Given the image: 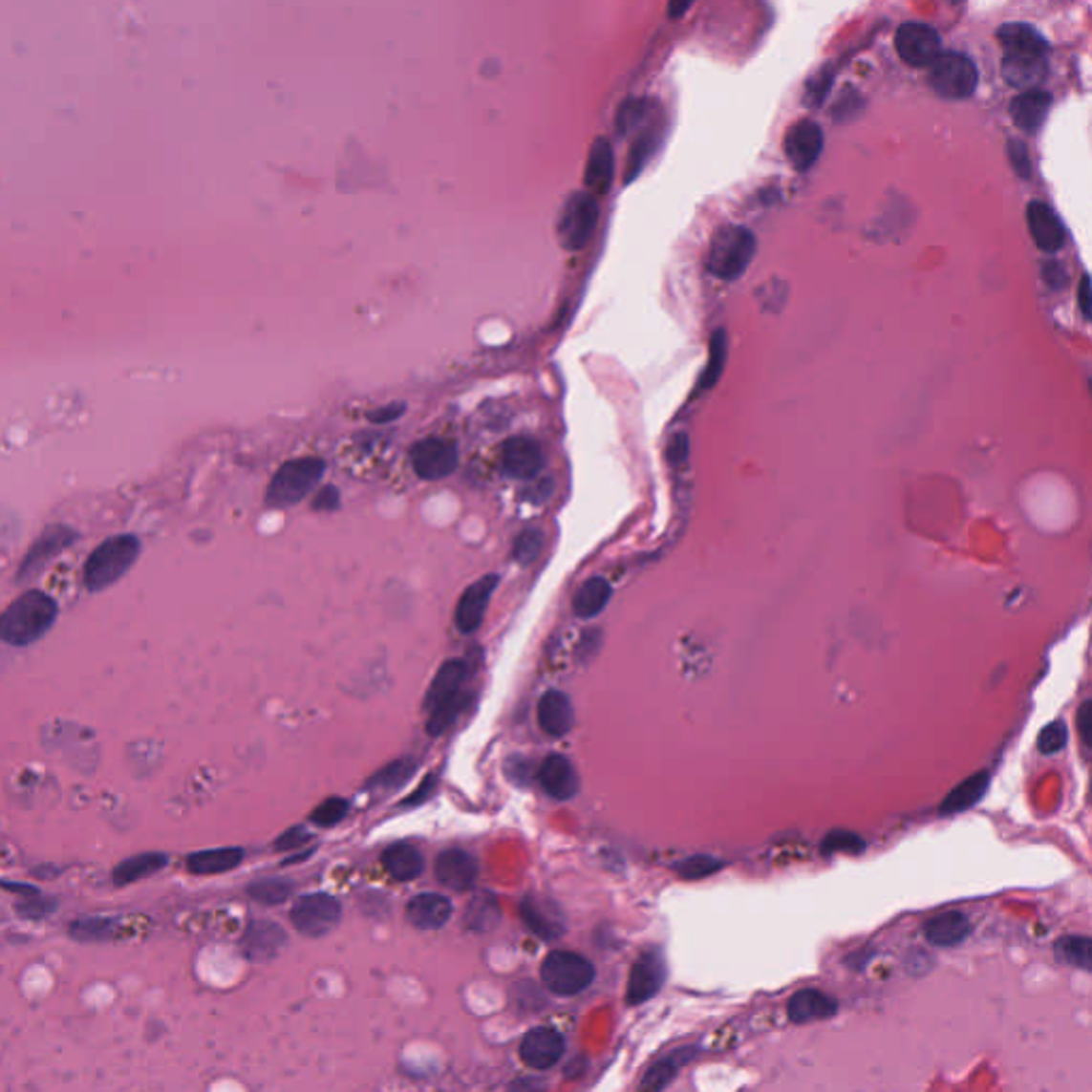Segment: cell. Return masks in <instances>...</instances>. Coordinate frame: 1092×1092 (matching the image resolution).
Here are the masks:
<instances>
[{
    "label": "cell",
    "instance_id": "1",
    "mask_svg": "<svg viewBox=\"0 0 1092 1092\" xmlns=\"http://www.w3.org/2000/svg\"><path fill=\"white\" fill-rule=\"evenodd\" d=\"M58 617L56 600L39 589H31L13 600L0 614V640L13 647L32 645L52 630Z\"/></svg>",
    "mask_w": 1092,
    "mask_h": 1092
},
{
    "label": "cell",
    "instance_id": "2",
    "mask_svg": "<svg viewBox=\"0 0 1092 1092\" xmlns=\"http://www.w3.org/2000/svg\"><path fill=\"white\" fill-rule=\"evenodd\" d=\"M141 550L139 538L133 534L112 536L92 550L84 566V583L90 591H103L120 581L131 570Z\"/></svg>",
    "mask_w": 1092,
    "mask_h": 1092
},
{
    "label": "cell",
    "instance_id": "3",
    "mask_svg": "<svg viewBox=\"0 0 1092 1092\" xmlns=\"http://www.w3.org/2000/svg\"><path fill=\"white\" fill-rule=\"evenodd\" d=\"M467 676V666L461 659H448L442 666H439L438 674L434 676V683H431L429 692H427V698H425V709L429 711V723H427V732L429 734H442L448 726H451L453 719L457 717V713L461 711L463 706V681Z\"/></svg>",
    "mask_w": 1092,
    "mask_h": 1092
},
{
    "label": "cell",
    "instance_id": "4",
    "mask_svg": "<svg viewBox=\"0 0 1092 1092\" xmlns=\"http://www.w3.org/2000/svg\"><path fill=\"white\" fill-rule=\"evenodd\" d=\"M756 254V237L745 226H721L713 235L709 254H706V269L719 280H739L747 271L751 259Z\"/></svg>",
    "mask_w": 1092,
    "mask_h": 1092
},
{
    "label": "cell",
    "instance_id": "5",
    "mask_svg": "<svg viewBox=\"0 0 1092 1092\" xmlns=\"http://www.w3.org/2000/svg\"><path fill=\"white\" fill-rule=\"evenodd\" d=\"M325 476V461L316 457H301L284 463L275 472L268 489V506L271 508H290L306 500L316 489V484Z\"/></svg>",
    "mask_w": 1092,
    "mask_h": 1092
},
{
    "label": "cell",
    "instance_id": "6",
    "mask_svg": "<svg viewBox=\"0 0 1092 1092\" xmlns=\"http://www.w3.org/2000/svg\"><path fill=\"white\" fill-rule=\"evenodd\" d=\"M600 205L589 190H578L567 197L557 223V237L566 250H583L598 226Z\"/></svg>",
    "mask_w": 1092,
    "mask_h": 1092
},
{
    "label": "cell",
    "instance_id": "7",
    "mask_svg": "<svg viewBox=\"0 0 1092 1092\" xmlns=\"http://www.w3.org/2000/svg\"><path fill=\"white\" fill-rule=\"evenodd\" d=\"M929 81L943 98H969L977 88V67L965 54L943 52L929 64Z\"/></svg>",
    "mask_w": 1092,
    "mask_h": 1092
},
{
    "label": "cell",
    "instance_id": "8",
    "mask_svg": "<svg viewBox=\"0 0 1092 1092\" xmlns=\"http://www.w3.org/2000/svg\"><path fill=\"white\" fill-rule=\"evenodd\" d=\"M545 986L559 996H572L583 993L595 977V969L581 953L550 952L540 969Z\"/></svg>",
    "mask_w": 1092,
    "mask_h": 1092
},
{
    "label": "cell",
    "instance_id": "9",
    "mask_svg": "<svg viewBox=\"0 0 1092 1092\" xmlns=\"http://www.w3.org/2000/svg\"><path fill=\"white\" fill-rule=\"evenodd\" d=\"M339 917H342V907L333 896L323 892L301 896L290 910L292 926L306 937H323V934L332 932Z\"/></svg>",
    "mask_w": 1092,
    "mask_h": 1092
},
{
    "label": "cell",
    "instance_id": "10",
    "mask_svg": "<svg viewBox=\"0 0 1092 1092\" xmlns=\"http://www.w3.org/2000/svg\"><path fill=\"white\" fill-rule=\"evenodd\" d=\"M894 45L901 60L911 64V67H929L941 54L939 32L932 26L920 22H907L898 26Z\"/></svg>",
    "mask_w": 1092,
    "mask_h": 1092
},
{
    "label": "cell",
    "instance_id": "11",
    "mask_svg": "<svg viewBox=\"0 0 1092 1092\" xmlns=\"http://www.w3.org/2000/svg\"><path fill=\"white\" fill-rule=\"evenodd\" d=\"M410 459L417 476L423 481H442L446 476H451L457 467L455 446L438 438L420 439L412 448Z\"/></svg>",
    "mask_w": 1092,
    "mask_h": 1092
},
{
    "label": "cell",
    "instance_id": "12",
    "mask_svg": "<svg viewBox=\"0 0 1092 1092\" xmlns=\"http://www.w3.org/2000/svg\"><path fill=\"white\" fill-rule=\"evenodd\" d=\"M666 981V962L657 950L645 952L632 967L628 981V1003L640 1005L653 998Z\"/></svg>",
    "mask_w": 1092,
    "mask_h": 1092
},
{
    "label": "cell",
    "instance_id": "13",
    "mask_svg": "<svg viewBox=\"0 0 1092 1092\" xmlns=\"http://www.w3.org/2000/svg\"><path fill=\"white\" fill-rule=\"evenodd\" d=\"M77 540V531H73L69 525H52L43 531V534L34 540V545L29 548L24 562L20 566V576L31 578L32 574H39L45 566H48L54 557H58L64 548H69Z\"/></svg>",
    "mask_w": 1092,
    "mask_h": 1092
},
{
    "label": "cell",
    "instance_id": "14",
    "mask_svg": "<svg viewBox=\"0 0 1092 1092\" xmlns=\"http://www.w3.org/2000/svg\"><path fill=\"white\" fill-rule=\"evenodd\" d=\"M498 583H500V576L489 574V576H482L481 581H476L467 587L461 598H459L457 609H455V623H457L459 632H463V634H472V632L481 628L486 607H489V602H491V595L495 589H498Z\"/></svg>",
    "mask_w": 1092,
    "mask_h": 1092
},
{
    "label": "cell",
    "instance_id": "15",
    "mask_svg": "<svg viewBox=\"0 0 1092 1092\" xmlns=\"http://www.w3.org/2000/svg\"><path fill=\"white\" fill-rule=\"evenodd\" d=\"M783 150L796 171L811 169L824 150L822 128L813 120L796 122L785 135Z\"/></svg>",
    "mask_w": 1092,
    "mask_h": 1092
},
{
    "label": "cell",
    "instance_id": "16",
    "mask_svg": "<svg viewBox=\"0 0 1092 1092\" xmlns=\"http://www.w3.org/2000/svg\"><path fill=\"white\" fill-rule=\"evenodd\" d=\"M996 39L1001 43L1005 58L1045 60L1050 50L1043 34L1029 24H1005L996 31Z\"/></svg>",
    "mask_w": 1092,
    "mask_h": 1092
},
{
    "label": "cell",
    "instance_id": "17",
    "mask_svg": "<svg viewBox=\"0 0 1092 1092\" xmlns=\"http://www.w3.org/2000/svg\"><path fill=\"white\" fill-rule=\"evenodd\" d=\"M566 1043L564 1037L559 1035L550 1026H540V1029L529 1031L519 1045V1057L523 1062L534 1069H548L564 1057Z\"/></svg>",
    "mask_w": 1092,
    "mask_h": 1092
},
{
    "label": "cell",
    "instance_id": "18",
    "mask_svg": "<svg viewBox=\"0 0 1092 1092\" xmlns=\"http://www.w3.org/2000/svg\"><path fill=\"white\" fill-rule=\"evenodd\" d=\"M543 463H545L543 451H540L536 439L521 436V438H510L508 442L503 444L502 467L510 479L517 481L534 479V476L543 470Z\"/></svg>",
    "mask_w": 1092,
    "mask_h": 1092
},
{
    "label": "cell",
    "instance_id": "19",
    "mask_svg": "<svg viewBox=\"0 0 1092 1092\" xmlns=\"http://www.w3.org/2000/svg\"><path fill=\"white\" fill-rule=\"evenodd\" d=\"M436 877L442 886L465 892L479 879V862L463 849H446L436 860Z\"/></svg>",
    "mask_w": 1092,
    "mask_h": 1092
},
{
    "label": "cell",
    "instance_id": "20",
    "mask_svg": "<svg viewBox=\"0 0 1092 1092\" xmlns=\"http://www.w3.org/2000/svg\"><path fill=\"white\" fill-rule=\"evenodd\" d=\"M1026 220H1029V231L1037 247L1043 252H1059L1067 240V231L1060 223L1059 214L1043 203V201H1033L1026 209Z\"/></svg>",
    "mask_w": 1092,
    "mask_h": 1092
},
{
    "label": "cell",
    "instance_id": "21",
    "mask_svg": "<svg viewBox=\"0 0 1092 1092\" xmlns=\"http://www.w3.org/2000/svg\"><path fill=\"white\" fill-rule=\"evenodd\" d=\"M519 911H521V917H523V922H525L527 929L534 934H538L540 939L553 941V939L562 937V934L566 932L564 917H562V913H559L557 905L546 903L545 898L525 896L521 901Z\"/></svg>",
    "mask_w": 1092,
    "mask_h": 1092
},
{
    "label": "cell",
    "instance_id": "22",
    "mask_svg": "<svg viewBox=\"0 0 1092 1092\" xmlns=\"http://www.w3.org/2000/svg\"><path fill=\"white\" fill-rule=\"evenodd\" d=\"M839 1003L834 1001L830 995L818 988H804L789 998L787 1003V1016L789 1020L796 1024H804L811 1020H828V1017L837 1016Z\"/></svg>",
    "mask_w": 1092,
    "mask_h": 1092
},
{
    "label": "cell",
    "instance_id": "23",
    "mask_svg": "<svg viewBox=\"0 0 1092 1092\" xmlns=\"http://www.w3.org/2000/svg\"><path fill=\"white\" fill-rule=\"evenodd\" d=\"M538 779L545 792L557 801H570L578 792V775L572 761L566 756H550L538 770Z\"/></svg>",
    "mask_w": 1092,
    "mask_h": 1092
},
{
    "label": "cell",
    "instance_id": "24",
    "mask_svg": "<svg viewBox=\"0 0 1092 1092\" xmlns=\"http://www.w3.org/2000/svg\"><path fill=\"white\" fill-rule=\"evenodd\" d=\"M453 913V905L446 896L436 892H425L412 898L406 907V915L412 926L420 931L442 929Z\"/></svg>",
    "mask_w": 1092,
    "mask_h": 1092
},
{
    "label": "cell",
    "instance_id": "25",
    "mask_svg": "<svg viewBox=\"0 0 1092 1092\" xmlns=\"http://www.w3.org/2000/svg\"><path fill=\"white\" fill-rule=\"evenodd\" d=\"M971 932L969 917L962 911H943L924 924V937L934 948H956Z\"/></svg>",
    "mask_w": 1092,
    "mask_h": 1092
},
{
    "label": "cell",
    "instance_id": "26",
    "mask_svg": "<svg viewBox=\"0 0 1092 1092\" xmlns=\"http://www.w3.org/2000/svg\"><path fill=\"white\" fill-rule=\"evenodd\" d=\"M1052 107V96L1043 90H1026L1020 96L1012 100L1009 114H1012L1014 124L1024 133H1037L1041 128L1043 120L1048 118Z\"/></svg>",
    "mask_w": 1092,
    "mask_h": 1092
},
{
    "label": "cell",
    "instance_id": "27",
    "mask_svg": "<svg viewBox=\"0 0 1092 1092\" xmlns=\"http://www.w3.org/2000/svg\"><path fill=\"white\" fill-rule=\"evenodd\" d=\"M612 178H614L612 148L604 137H598V139L591 143L589 159H587L585 186L591 195H607L612 186Z\"/></svg>",
    "mask_w": 1092,
    "mask_h": 1092
},
{
    "label": "cell",
    "instance_id": "28",
    "mask_svg": "<svg viewBox=\"0 0 1092 1092\" xmlns=\"http://www.w3.org/2000/svg\"><path fill=\"white\" fill-rule=\"evenodd\" d=\"M538 723L548 737H564L574 723V709L564 692H546L538 704Z\"/></svg>",
    "mask_w": 1092,
    "mask_h": 1092
},
{
    "label": "cell",
    "instance_id": "29",
    "mask_svg": "<svg viewBox=\"0 0 1092 1092\" xmlns=\"http://www.w3.org/2000/svg\"><path fill=\"white\" fill-rule=\"evenodd\" d=\"M284 939L287 937H284V931L278 924L256 920L247 926V931L244 934L246 956L250 960L271 958L284 945Z\"/></svg>",
    "mask_w": 1092,
    "mask_h": 1092
},
{
    "label": "cell",
    "instance_id": "30",
    "mask_svg": "<svg viewBox=\"0 0 1092 1092\" xmlns=\"http://www.w3.org/2000/svg\"><path fill=\"white\" fill-rule=\"evenodd\" d=\"M384 868L397 881H412L423 873V853L410 843H395L382 853Z\"/></svg>",
    "mask_w": 1092,
    "mask_h": 1092
},
{
    "label": "cell",
    "instance_id": "31",
    "mask_svg": "<svg viewBox=\"0 0 1092 1092\" xmlns=\"http://www.w3.org/2000/svg\"><path fill=\"white\" fill-rule=\"evenodd\" d=\"M244 860V851L240 847H220V849H205L197 851L188 858L186 867L190 873L195 875H220L226 870H233L240 867Z\"/></svg>",
    "mask_w": 1092,
    "mask_h": 1092
},
{
    "label": "cell",
    "instance_id": "32",
    "mask_svg": "<svg viewBox=\"0 0 1092 1092\" xmlns=\"http://www.w3.org/2000/svg\"><path fill=\"white\" fill-rule=\"evenodd\" d=\"M610 595H612V587L607 578H602V576L589 578V581L581 585V589H578L574 595V602H572L574 614L581 619L598 617V614L607 609V604L610 602Z\"/></svg>",
    "mask_w": 1092,
    "mask_h": 1092
},
{
    "label": "cell",
    "instance_id": "33",
    "mask_svg": "<svg viewBox=\"0 0 1092 1092\" xmlns=\"http://www.w3.org/2000/svg\"><path fill=\"white\" fill-rule=\"evenodd\" d=\"M988 785H990V775L986 773V770L971 775L956 789H952V792L948 794V798H945L943 804H941V813L953 815V813H962V811L971 809V806H975L981 798H984Z\"/></svg>",
    "mask_w": 1092,
    "mask_h": 1092
},
{
    "label": "cell",
    "instance_id": "34",
    "mask_svg": "<svg viewBox=\"0 0 1092 1092\" xmlns=\"http://www.w3.org/2000/svg\"><path fill=\"white\" fill-rule=\"evenodd\" d=\"M167 862H169V858L164 856V853H156V851L154 853H139V856L126 858L114 868V884L118 888L135 884V881H141L145 877L159 873L161 868L167 867Z\"/></svg>",
    "mask_w": 1092,
    "mask_h": 1092
},
{
    "label": "cell",
    "instance_id": "35",
    "mask_svg": "<svg viewBox=\"0 0 1092 1092\" xmlns=\"http://www.w3.org/2000/svg\"><path fill=\"white\" fill-rule=\"evenodd\" d=\"M694 1048H681V1050H674L670 1052L668 1057H664L662 1060H657L653 1067H651L645 1078L640 1081V1088L642 1090H662L666 1088L670 1081L676 1078V1073L683 1069V1064H687L694 1057Z\"/></svg>",
    "mask_w": 1092,
    "mask_h": 1092
},
{
    "label": "cell",
    "instance_id": "36",
    "mask_svg": "<svg viewBox=\"0 0 1092 1092\" xmlns=\"http://www.w3.org/2000/svg\"><path fill=\"white\" fill-rule=\"evenodd\" d=\"M500 920V903L491 892H479L465 910V929L476 932H486L498 926Z\"/></svg>",
    "mask_w": 1092,
    "mask_h": 1092
},
{
    "label": "cell",
    "instance_id": "37",
    "mask_svg": "<svg viewBox=\"0 0 1092 1092\" xmlns=\"http://www.w3.org/2000/svg\"><path fill=\"white\" fill-rule=\"evenodd\" d=\"M1048 64L1045 60H1017V58H1005L1003 60V75L1017 88H1033L1039 86L1045 79V71Z\"/></svg>",
    "mask_w": 1092,
    "mask_h": 1092
},
{
    "label": "cell",
    "instance_id": "38",
    "mask_svg": "<svg viewBox=\"0 0 1092 1092\" xmlns=\"http://www.w3.org/2000/svg\"><path fill=\"white\" fill-rule=\"evenodd\" d=\"M657 143H659L657 128H649V131L642 133L634 141V145L630 148V156H628L626 183L634 182L640 176L642 169H645L647 162L651 161V156H653V152L657 150Z\"/></svg>",
    "mask_w": 1092,
    "mask_h": 1092
},
{
    "label": "cell",
    "instance_id": "39",
    "mask_svg": "<svg viewBox=\"0 0 1092 1092\" xmlns=\"http://www.w3.org/2000/svg\"><path fill=\"white\" fill-rule=\"evenodd\" d=\"M292 889V881L289 879H282V877H273V879H259L254 881V884L247 886V894H250L254 901H259L263 905H280L290 898Z\"/></svg>",
    "mask_w": 1092,
    "mask_h": 1092
},
{
    "label": "cell",
    "instance_id": "40",
    "mask_svg": "<svg viewBox=\"0 0 1092 1092\" xmlns=\"http://www.w3.org/2000/svg\"><path fill=\"white\" fill-rule=\"evenodd\" d=\"M1057 958L1067 962L1071 967L1090 971L1092 941L1084 937V934H1081V937H1062L1057 943Z\"/></svg>",
    "mask_w": 1092,
    "mask_h": 1092
},
{
    "label": "cell",
    "instance_id": "41",
    "mask_svg": "<svg viewBox=\"0 0 1092 1092\" xmlns=\"http://www.w3.org/2000/svg\"><path fill=\"white\" fill-rule=\"evenodd\" d=\"M649 112H651V107H649L647 100H640V98L626 100V103L619 107L617 120H614L619 135H630L632 131L640 128L642 124L647 122Z\"/></svg>",
    "mask_w": 1092,
    "mask_h": 1092
},
{
    "label": "cell",
    "instance_id": "42",
    "mask_svg": "<svg viewBox=\"0 0 1092 1092\" xmlns=\"http://www.w3.org/2000/svg\"><path fill=\"white\" fill-rule=\"evenodd\" d=\"M726 351H728V339H726V332H715L713 339H711V359L709 365H706V370L700 378L702 389H711L715 382L719 380V375L723 372V365H726Z\"/></svg>",
    "mask_w": 1092,
    "mask_h": 1092
},
{
    "label": "cell",
    "instance_id": "43",
    "mask_svg": "<svg viewBox=\"0 0 1092 1092\" xmlns=\"http://www.w3.org/2000/svg\"><path fill=\"white\" fill-rule=\"evenodd\" d=\"M412 773H415V761L397 760V761H393V764L384 766L378 775H374L367 785L380 787V789H393V787L401 785L403 782H408Z\"/></svg>",
    "mask_w": 1092,
    "mask_h": 1092
},
{
    "label": "cell",
    "instance_id": "44",
    "mask_svg": "<svg viewBox=\"0 0 1092 1092\" xmlns=\"http://www.w3.org/2000/svg\"><path fill=\"white\" fill-rule=\"evenodd\" d=\"M721 867H723L721 860L700 853V856H690L681 860L678 865H674V870L683 879H704L713 873H717Z\"/></svg>",
    "mask_w": 1092,
    "mask_h": 1092
},
{
    "label": "cell",
    "instance_id": "45",
    "mask_svg": "<svg viewBox=\"0 0 1092 1092\" xmlns=\"http://www.w3.org/2000/svg\"><path fill=\"white\" fill-rule=\"evenodd\" d=\"M540 550H543V536H540V531L525 529L521 531L515 546H512V557H515L517 564L529 566L536 562Z\"/></svg>",
    "mask_w": 1092,
    "mask_h": 1092
},
{
    "label": "cell",
    "instance_id": "46",
    "mask_svg": "<svg viewBox=\"0 0 1092 1092\" xmlns=\"http://www.w3.org/2000/svg\"><path fill=\"white\" fill-rule=\"evenodd\" d=\"M1067 739H1069L1067 723L1059 719V721L1048 723V726L1041 730L1039 740H1037V747H1039L1041 754L1054 756V754H1059V751L1064 749V745H1067Z\"/></svg>",
    "mask_w": 1092,
    "mask_h": 1092
},
{
    "label": "cell",
    "instance_id": "47",
    "mask_svg": "<svg viewBox=\"0 0 1092 1092\" xmlns=\"http://www.w3.org/2000/svg\"><path fill=\"white\" fill-rule=\"evenodd\" d=\"M114 922L100 920V917H88V920H77L71 926V934L77 941H103L112 934Z\"/></svg>",
    "mask_w": 1092,
    "mask_h": 1092
},
{
    "label": "cell",
    "instance_id": "48",
    "mask_svg": "<svg viewBox=\"0 0 1092 1092\" xmlns=\"http://www.w3.org/2000/svg\"><path fill=\"white\" fill-rule=\"evenodd\" d=\"M348 813V803L344 798H329L323 804L318 806V809L310 815V820L314 822L320 828H332V825L339 824Z\"/></svg>",
    "mask_w": 1092,
    "mask_h": 1092
},
{
    "label": "cell",
    "instance_id": "49",
    "mask_svg": "<svg viewBox=\"0 0 1092 1092\" xmlns=\"http://www.w3.org/2000/svg\"><path fill=\"white\" fill-rule=\"evenodd\" d=\"M865 847H867V843L862 841L856 832H849V830H834L824 841L825 853H834V851L862 853L865 851Z\"/></svg>",
    "mask_w": 1092,
    "mask_h": 1092
},
{
    "label": "cell",
    "instance_id": "50",
    "mask_svg": "<svg viewBox=\"0 0 1092 1092\" xmlns=\"http://www.w3.org/2000/svg\"><path fill=\"white\" fill-rule=\"evenodd\" d=\"M832 86V73L830 71H820L818 75H815L809 84H806V103L809 105H822L825 95L830 92Z\"/></svg>",
    "mask_w": 1092,
    "mask_h": 1092
},
{
    "label": "cell",
    "instance_id": "51",
    "mask_svg": "<svg viewBox=\"0 0 1092 1092\" xmlns=\"http://www.w3.org/2000/svg\"><path fill=\"white\" fill-rule=\"evenodd\" d=\"M1007 156H1009V162H1012V167L1016 169V173L1024 180L1031 178V159H1029V150H1026V145L1022 141H1009L1007 145Z\"/></svg>",
    "mask_w": 1092,
    "mask_h": 1092
},
{
    "label": "cell",
    "instance_id": "52",
    "mask_svg": "<svg viewBox=\"0 0 1092 1092\" xmlns=\"http://www.w3.org/2000/svg\"><path fill=\"white\" fill-rule=\"evenodd\" d=\"M687 453H690V438H687V434H676L673 439H670L668 448H666L668 461L673 465L683 463L687 459Z\"/></svg>",
    "mask_w": 1092,
    "mask_h": 1092
},
{
    "label": "cell",
    "instance_id": "53",
    "mask_svg": "<svg viewBox=\"0 0 1092 1092\" xmlns=\"http://www.w3.org/2000/svg\"><path fill=\"white\" fill-rule=\"evenodd\" d=\"M1078 730H1080L1081 742H1084L1086 747H1090V742H1092V700H1086L1084 704L1080 706Z\"/></svg>",
    "mask_w": 1092,
    "mask_h": 1092
},
{
    "label": "cell",
    "instance_id": "54",
    "mask_svg": "<svg viewBox=\"0 0 1092 1092\" xmlns=\"http://www.w3.org/2000/svg\"><path fill=\"white\" fill-rule=\"evenodd\" d=\"M306 841H310V834L304 828H290L282 834L275 843V847L282 849V851H289V849H295L299 846H304Z\"/></svg>",
    "mask_w": 1092,
    "mask_h": 1092
},
{
    "label": "cell",
    "instance_id": "55",
    "mask_svg": "<svg viewBox=\"0 0 1092 1092\" xmlns=\"http://www.w3.org/2000/svg\"><path fill=\"white\" fill-rule=\"evenodd\" d=\"M339 502V493L335 486H323L316 493V502H314V508L318 510H333Z\"/></svg>",
    "mask_w": 1092,
    "mask_h": 1092
},
{
    "label": "cell",
    "instance_id": "56",
    "mask_svg": "<svg viewBox=\"0 0 1092 1092\" xmlns=\"http://www.w3.org/2000/svg\"><path fill=\"white\" fill-rule=\"evenodd\" d=\"M1043 278L1052 289H1062L1064 282H1067V273H1064L1059 263H1048L1043 268Z\"/></svg>",
    "mask_w": 1092,
    "mask_h": 1092
},
{
    "label": "cell",
    "instance_id": "57",
    "mask_svg": "<svg viewBox=\"0 0 1092 1092\" xmlns=\"http://www.w3.org/2000/svg\"><path fill=\"white\" fill-rule=\"evenodd\" d=\"M401 412H403V403H389V406L372 412L370 418L374 420V423H389V420L399 418Z\"/></svg>",
    "mask_w": 1092,
    "mask_h": 1092
},
{
    "label": "cell",
    "instance_id": "58",
    "mask_svg": "<svg viewBox=\"0 0 1092 1092\" xmlns=\"http://www.w3.org/2000/svg\"><path fill=\"white\" fill-rule=\"evenodd\" d=\"M1078 304L1081 310V316H1090V278L1084 273L1078 284Z\"/></svg>",
    "mask_w": 1092,
    "mask_h": 1092
},
{
    "label": "cell",
    "instance_id": "59",
    "mask_svg": "<svg viewBox=\"0 0 1092 1092\" xmlns=\"http://www.w3.org/2000/svg\"><path fill=\"white\" fill-rule=\"evenodd\" d=\"M694 3L696 0H668V15L673 17V20H678V17H683L690 11Z\"/></svg>",
    "mask_w": 1092,
    "mask_h": 1092
},
{
    "label": "cell",
    "instance_id": "60",
    "mask_svg": "<svg viewBox=\"0 0 1092 1092\" xmlns=\"http://www.w3.org/2000/svg\"><path fill=\"white\" fill-rule=\"evenodd\" d=\"M950 3H952V5H958V3H962V0H950Z\"/></svg>",
    "mask_w": 1092,
    "mask_h": 1092
}]
</instances>
